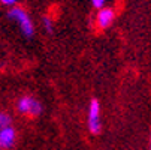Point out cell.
I'll return each instance as SVG.
<instances>
[{
    "mask_svg": "<svg viewBox=\"0 0 151 150\" xmlns=\"http://www.w3.org/2000/svg\"><path fill=\"white\" fill-rule=\"evenodd\" d=\"M8 17L19 26V29H21V32H23L24 36H27V38L33 36V33H35L33 21L29 17V14L26 12V9H23L21 6H12L8 12Z\"/></svg>",
    "mask_w": 151,
    "mask_h": 150,
    "instance_id": "6da1fadb",
    "label": "cell"
},
{
    "mask_svg": "<svg viewBox=\"0 0 151 150\" xmlns=\"http://www.w3.org/2000/svg\"><path fill=\"white\" fill-rule=\"evenodd\" d=\"M17 108L21 114H26V116H39L42 113V104L39 101H36L32 96H23L18 104H17Z\"/></svg>",
    "mask_w": 151,
    "mask_h": 150,
    "instance_id": "7a4b0ae2",
    "label": "cell"
},
{
    "mask_svg": "<svg viewBox=\"0 0 151 150\" xmlns=\"http://www.w3.org/2000/svg\"><path fill=\"white\" fill-rule=\"evenodd\" d=\"M88 129L91 134H99L102 129L100 122V104L97 99H91L88 105Z\"/></svg>",
    "mask_w": 151,
    "mask_h": 150,
    "instance_id": "3957f363",
    "label": "cell"
},
{
    "mask_svg": "<svg viewBox=\"0 0 151 150\" xmlns=\"http://www.w3.org/2000/svg\"><path fill=\"white\" fill-rule=\"evenodd\" d=\"M115 18V14L111 8H100L99 12H97V17H96V24L100 27V29H108L111 24H112V21Z\"/></svg>",
    "mask_w": 151,
    "mask_h": 150,
    "instance_id": "277c9868",
    "label": "cell"
},
{
    "mask_svg": "<svg viewBox=\"0 0 151 150\" xmlns=\"http://www.w3.org/2000/svg\"><path fill=\"white\" fill-rule=\"evenodd\" d=\"M15 143V131L14 128L6 126L0 129V147H5V149H11Z\"/></svg>",
    "mask_w": 151,
    "mask_h": 150,
    "instance_id": "5b68a950",
    "label": "cell"
},
{
    "mask_svg": "<svg viewBox=\"0 0 151 150\" xmlns=\"http://www.w3.org/2000/svg\"><path fill=\"white\" fill-rule=\"evenodd\" d=\"M9 125H11V117H9L6 113L0 111V129H2V128L9 126Z\"/></svg>",
    "mask_w": 151,
    "mask_h": 150,
    "instance_id": "8992f818",
    "label": "cell"
},
{
    "mask_svg": "<svg viewBox=\"0 0 151 150\" xmlns=\"http://www.w3.org/2000/svg\"><path fill=\"white\" fill-rule=\"evenodd\" d=\"M42 21H44V27H45V30H47L48 33H52V30H54L52 20H51L50 17H44V18H42Z\"/></svg>",
    "mask_w": 151,
    "mask_h": 150,
    "instance_id": "52a82bcc",
    "label": "cell"
},
{
    "mask_svg": "<svg viewBox=\"0 0 151 150\" xmlns=\"http://www.w3.org/2000/svg\"><path fill=\"white\" fill-rule=\"evenodd\" d=\"M105 3H106V0H91V5H93L96 9L103 8V6H105Z\"/></svg>",
    "mask_w": 151,
    "mask_h": 150,
    "instance_id": "ba28073f",
    "label": "cell"
},
{
    "mask_svg": "<svg viewBox=\"0 0 151 150\" xmlns=\"http://www.w3.org/2000/svg\"><path fill=\"white\" fill-rule=\"evenodd\" d=\"M0 3H3L6 6H15L18 3V0H0Z\"/></svg>",
    "mask_w": 151,
    "mask_h": 150,
    "instance_id": "9c48e42d",
    "label": "cell"
},
{
    "mask_svg": "<svg viewBox=\"0 0 151 150\" xmlns=\"http://www.w3.org/2000/svg\"><path fill=\"white\" fill-rule=\"evenodd\" d=\"M150 150H151V135H150Z\"/></svg>",
    "mask_w": 151,
    "mask_h": 150,
    "instance_id": "30bf717a",
    "label": "cell"
},
{
    "mask_svg": "<svg viewBox=\"0 0 151 150\" xmlns=\"http://www.w3.org/2000/svg\"><path fill=\"white\" fill-rule=\"evenodd\" d=\"M0 149H2V147H0Z\"/></svg>",
    "mask_w": 151,
    "mask_h": 150,
    "instance_id": "8fae6325",
    "label": "cell"
}]
</instances>
